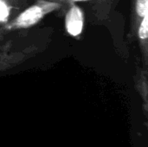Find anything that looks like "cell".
I'll use <instances>...</instances> for the list:
<instances>
[{
	"label": "cell",
	"mask_w": 148,
	"mask_h": 147,
	"mask_svg": "<svg viewBox=\"0 0 148 147\" xmlns=\"http://www.w3.org/2000/svg\"><path fill=\"white\" fill-rule=\"evenodd\" d=\"M60 8L61 4L57 2L38 0L20 13L16 18L6 23L3 28V30L8 32L30 28L39 23L47 14L59 10Z\"/></svg>",
	"instance_id": "6da1fadb"
},
{
	"label": "cell",
	"mask_w": 148,
	"mask_h": 147,
	"mask_svg": "<svg viewBox=\"0 0 148 147\" xmlns=\"http://www.w3.org/2000/svg\"><path fill=\"white\" fill-rule=\"evenodd\" d=\"M84 24V16L82 10L75 4H72L65 16V27L67 32L72 36L82 34Z\"/></svg>",
	"instance_id": "7a4b0ae2"
},
{
	"label": "cell",
	"mask_w": 148,
	"mask_h": 147,
	"mask_svg": "<svg viewBox=\"0 0 148 147\" xmlns=\"http://www.w3.org/2000/svg\"><path fill=\"white\" fill-rule=\"evenodd\" d=\"M147 15L144 16L138 25V36L140 41L141 46L144 49L145 55H147V37H148V20Z\"/></svg>",
	"instance_id": "3957f363"
},
{
	"label": "cell",
	"mask_w": 148,
	"mask_h": 147,
	"mask_svg": "<svg viewBox=\"0 0 148 147\" xmlns=\"http://www.w3.org/2000/svg\"><path fill=\"white\" fill-rule=\"evenodd\" d=\"M134 10L136 16L141 19L148 14V0H135Z\"/></svg>",
	"instance_id": "277c9868"
},
{
	"label": "cell",
	"mask_w": 148,
	"mask_h": 147,
	"mask_svg": "<svg viewBox=\"0 0 148 147\" xmlns=\"http://www.w3.org/2000/svg\"><path fill=\"white\" fill-rule=\"evenodd\" d=\"M10 15V8L4 0H0V23L7 22Z\"/></svg>",
	"instance_id": "5b68a950"
},
{
	"label": "cell",
	"mask_w": 148,
	"mask_h": 147,
	"mask_svg": "<svg viewBox=\"0 0 148 147\" xmlns=\"http://www.w3.org/2000/svg\"><path fill=\"white\" fill-rule=\"evenodd\" d=\"M70 1H74V2H79V1H87V0H70Z\"/></svg>",
	"instance_id": "8992f818"
}]
</instances>
